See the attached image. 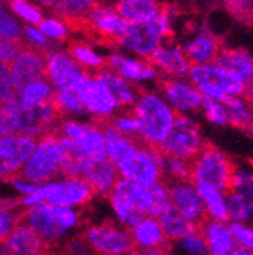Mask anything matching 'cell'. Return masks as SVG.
Instances as JSON below:
<instances>
[{"instance_id": "obj_1", "label": "cell", "mask_w": 253, "mask_h": 255, "mask_svg": "<svg viewBox=\"0 0 253 255\" xmlns=\"http://www.w3.org/2000/svg\"><path fill=\"white\" fill-rule=\"evenodd\" d=\"M134 105L132 116L138 122V137L147 146L158 147L174 122V110L155 93H143Z\"/></svg>"}, {"instance_id": "obj_2", "label": "cell", "mask_w": 253, "mask_h": 255, "mask_svg": "<svg viewBox=\"0 0 253 255\" xmlns=\"http://www.w3.org/2000/svg\"><path fill=\"white\" fill-rule=\"evenodd\" d=\"M171 35V8L164 5L163 12L147 21L126 23L118 46L135 50L143 58H149Z\"/></svg>"}, {"instance_id": "obj_3", "label": "cell", "mask_w": 253, "mask_h": 255, "mask_svg": "<svg viewBox=\"0 0 253 255\" xmlns=\"http://www.w3.org/2000/svg\"><path fill=\"white\" fill-rule=\"evenodd\" d=\"M234 163L228 153L206 143L189 161V181L196 187L205 185L229 193Z\"/></svg>"}, {"instance_id": "obj_4", "label": "cell", "mask_w": 253, "mask_h": 255, "mask_svg": "<svg viewBox=\"0 0 253 255\" xmlns=\"http://www.w3.org/2000/svg\"><path fill=\"white\" fill-rule=\"evenodd\" d=\"M2 107L12 119L17 134L35 138L56 131L64 116L55 108L52 101L40 105H24L18 101V96Z\"/></svg>"}, {"instance_id": "obj_5", "label": "cell", "mask_w": 253, "mask_h": 255, "mask_svg": "<svg viewBox=\"0 0 253 255\" xmlns=\"http://www.w3.org/2000/svg\"><path fill=\"white\" fill-rule=\"evenodd\" d=\"M188 81L199 90L203 99L225 102L229 98H241L246 93V85L215 62L191 66Z\"/></svg>"}, {"instance_id": "obj_6", "label": "cell", "mask_w": 253, "mask_h": 255, "mask_svg": "<svg viewBox=\"0 0 253 255\" xmlns=\"http://www.w3.org/2000/svg\"><path fill=\"white\" fill-rule=\"evenodd\" d=\"M164 155L156 147L147 146L141 141L115 166L120 179L134 184L152 187L164 181L163 173Z\"/></svg>"}, {"instance_id": "obj_7", "label": "cell", "mask_w": 253, "mask_h": 255, "mask_svg": "<svg viewBox=\"0 0 253 255\" xmlns=\"http://www.w3.org/2000/svg\"><path fill=\"white\" fill-rule=\"evenodd\" d=\"M205 144L206 141L199 122H196L191 116L176 114L170 131L156 149L167 158L191 161Z\"/></svg>"}, {"instance_id": "obj_8", "label": "cell", "mask_w": 253, "mask_h": 255, "mask_svg": "<svg viewBox=\"0 0 253 255\" xmlns=\"http://www.w3.org/2000/svg\"><path fill=\"white\" fill-rule=\"evenodd\" d=\"M20 220L32 228L47 245L78 223V214L70 208L40 204L20 214Z\"/></svg>"}, {"instance_id": "obj_9", "label": "cell", "mask_w": 253, "mask_h": 255, "mask_svg": "<svg viewBox=\"0 0 253 255\" xmlns=\"http://www.w3.org/2000/svg\"><path fill=\"white\" fill-rule=\"evenodd\" d=\"M59 134L58 131H53L38 138L35 150L29 156V159L17 176L32 184L44 182L55 178L59 173Z\"/></svg>"}, {"instance_id": "obj_10", "label": "cell", "mask_w": 253, "mask_h": 255, "mask_svg": "<svg viewBox=\"0 0 253 255\" xmlns=\"http://www.w3.org/2000/svg\"><path fill=\"white\" fill-rule=\"evenodd\" d=\"M49 49L29 44L23 40L20 52L11 61L9 69L17 94L30 82L46 78V53Z\"/></svg>"}, {"instance_id": "obj_11", "label": "cell", "mask_w": 253, "mask_h": 255, "mask_svg": "<svg viewBox=\"0 0 253 255\" xmlns=\"http://www.w3.org/2000/svg\"><path fill=\"white\" fill-rule=\"evenodd\" d=\"M85 240L96 255H129L137 249L131 233L121 231L111 222L89 228Z\"/></svg>"}, {"instance_id": "obj_12", "label": "cell", "mask_w": 253, "mask_h": 255, "mask_svg": "<svg viewBox=\"0 0 253 255\" xmlns=\"http://www.w3.org/2000/svg\"><path fill=\"white\" fill-rule=\"evenodd\" d=\"M38 138L14 134L0 137V179L17 176L35 150Z\"/></svg>"}, {"instance_id": "obj_13", "label": "cell", "mask_w": 253, "mask_h": 255, "mask_svg": "<svg viewBox=\"0 0 253 255\" xmlns=\"http://www.w3.org/2000/svg\"><path fill=\"white\" fill-rule=\"evenodd\" d=\"M72 90L78 94L82 107L86 111L94 113L97 117H108L115 108H118L108 88L89 73L79 76Z\"/></svg>"}, {"instance_id": "obj_14", "label": "cell", "mask_w": 253, "mask_h": 255, "mask_svg": "<svg viewBox=\"0 0 253 255\" xmlns=\"http://www.w3.org/2000/svg\"><path fill=\"white\" fill-rule=\"evenodd\" d=\"M160 85L163 98L174 110L176 114L189 116L202 110V94L189 81L164 76L160 79Z\"/></svg>"}, {"instance_id": "obj_15", "label": "cell", "mask_w": 253, "mask_h": 255, "mask_svg": "<svg viewBox=\"0 0 253 255\" xmlns=\"http://www.w3.org/2000/svg\"><path fill=\"white\" fill-rule=\"evenodd\" d=\"M58 134L76 143L91 159L106 158L105 137L96 125H84L72 120H62L58 126Z\"/></svg>"}, {"instance_id": "obj_16", "label": "cell", "mask_w": 253, "mask_h": 255, "mask_svg": "<svg viewBox=\"0 0 253 255\" xmlns=\"http://www.w3.org/2000/svg\"><path fill=\"white\" fill-rule=\"evenodd\" d=\"M164 184L167 185L171 205L185 219L199 227L206 216L197 187L191 181H169Z\"/></svg>"}, {"instance_id": "obj_17", "label": "cell", "mask_w": 253, "mask_h": 255, "mask_svg": "<svg viewBox=\"0 0 253 255\" xmlns=\"http://www.w3.org/2000/svg\"><path fill=\"white\" fill-rule=\"evenodd\" d=\"M49 245L24 222H18L0 242V255H44Z\"/></svg>"}, {"instance_id": "obj_18", "label": "cell", "mask_w": 253, "mask_h": 255, "mask_svg": "<svg viewBox=\"0 0 253 255\" xmlns=\"http://www.w3.org/2000/svg\"><path fill=\"white\" fill-rule=\"evenodd\" d=\"M86 73L66 52L49 50L46 53V78L56 88H72L79 76Z\"/></svg>"}, {"instance_id": "obj_19", "label": "cell", "mask_w": 253, "mask_h": 255, "mask_svg": "<svg viewBox=\"0 0 253 255\" xmlns=\"http://www.w3.org/2000/svg\"><path fill=\"white\" fill-rule=\"evenodd\" d=\"M147 61L158 70H161L166 78H173V79H183L188 76L189 69L193 64L189 62L186 58L182 46L179 44H163L158 47L149 58Z\"/></svg>"}, {"instance_id": "obj_20", "label": "cell", "mask_w": 253, "mask_h": 255, "mask_svg": "<svg viewBox=\"0 0 253 255\" xmlns=\"http://www.w3.org/2000/svg\"><path fill=\"white\" fill-rule=\"evenodd\" d=\"M92 195L94 191L84 178H67L64 182H53V190L46 204L52 207L70 208L73 205L88 202L92 198Z\"/></svg>"}, {"instance_id": "obj_21", "label": "cell", "mask_w": 253, "mask_h": 255, "mask_svg": "<svg viewBox=\"0 0 253 255\" xmlns=\"http://www.w3.org/2000/svg\"><path fill=\"white\" fill-rule=\"evenodd\" d=\"M182 49L186 58L189 59V62H191L193 66H197V64L215 62V59L218 58L223 47H221V43L217 38V35L205 24L196 32L194 37Z\"/></svg>"}, {"instance_id": "obj_22", "label": "cell", "mask_w": 253, "mask_h": 255, "mask_svg": "<svg viewBox=\"0 0 253 255\" xmlns=\"http://www.w3.org/2000/svg\"><path fill=\"white\" fill-rule=\"evenodd\" d=\"M81 178H84L94 195H111L115 184L120 181V175L117 167L109 161L108 158L91 159L86 163Z\"/></svg>"}, {"instance_id": "obj_23", "label": "cell", "mask_w": 253, "mask_h": 255, "mask_svg": "<svg viewBox=\"0 0 253 255\" xmlns=\"http://www.w3.org/2000/svg\"><path fill=\"white\" fill-rule=\"evenodd\" d=\"M197 230L206 242L208 255H226L232 248L237 246L229 222H215L205 219L197 227Z\"/></svg>"}, {"instance_id": "obj_24", "label": "cell", "mask_w": 253, "mask_h": 255, "mask_svg": "<svg viewBox=\"0 0 253 255\" xmlns=\"http://www.w3.org/2000/svg\"><path fill=\"white\" fill-rule=\"evenodd\" d=\"M215 64L226 69L244 85L253 78V55L243 47H223L215 59Z\"/></svg>"}, {"instance_id": "obj_25", "label": "cell", "mask_w": 253, "mask_h": 255, "mask_svg": "<svg viewBox=\"0 0 253 255\" xmlns=\"http://www.w3.org/2000/svg\"><path fill=\"white\" fill-rule=\"evenodd\" d=\"M105 69L129 81H149L158 73L149 61L129 59L118 55H111L105 59Z\"/></svg>"}, {"instance_id": "obj_26", "label": "cell", "mask_w": 253, "mask_h": 255, "mask_svg": "<svg viewBox=\"0 0 253 255\" xmlns=\"http://www.w3.org/2000/svg\"><path fill=\"white\" fill-rule=\"evenodd\" d=\"M132 240L138 249H152V248H170V242L164 234L158 217L144 216L137 225L132 228Z\"/></svg>"}, {"instance_id": "obj_27", "label": "cell", "mask_w": 253, "mask_h": 255, "mask_svg": "<svg viewBox=\"0 0 253 255\" xmlns=\"http://www.w3.org/2000/svg\"><path fill=\"white\" fill-rule=\"evenodd\" d=\"M111 195H115L126 201L129 205H132L137 211H140L143 216H152L153 213V191L152 187L134 184L129 181L120 179ZM153 217V216H152Z\"/></svg>"}, {"instance_id": "obj_28", "label": "cell", "mask_w": 253, "mask_h": 255, "mask_svg": "<svg viewBox=\"0 0 253 255\" xmlns=\"http://www.w3.org/2000/svg\"><path fill=\"white\" fill-rule=\"evenodd\" d=\"M164 9V5L158 0H117L114 11L126 21H147L158 17Z\"/></svg>"}, {"instance_id": "obj_29", "label": "cell", "mask_w": 253, "mask_h": 255, "mask_svg": "<svg viewBox=\"0 0 253 255\" xmlns=\"http://www.w3.org/2000/svg\"><path fill=\"white\" fill-rule=\"evenodd\" d=\"M59 147H61V163L59 172L66 178H76L81 176L89 156L72 140L59 135Z\"/></svg>"}, {"instance_id": "obj_30", "label": "cell", "mask_w": 253, "mask_h": 255, "mask_svg": "<svg viewBox=\"0 0 253 255\" xmlns=\"http://www.w3.org/2000/svg\"><path fill=\"white\" fill-rule=\"evenodd\" d=\"M92 78H96L99 82H102L108 91L112 94V98L117 102V107H126V105H132L137 102L138 96L135 93V90L131 87V84L123 79L121 76L115 75L114 72L108 70V69H102L94 72Z\"/></svg>"}, {"instance_id": "obj_31", "label": "cell", "mask_w": 253, "mask_h": 255, "mask_svg": "<svg viewBox=\"0 0 253 255\" xmlns=\"http://www.w3.org/2000/svg\"><path fill=\"white\" fill-rule=\"evenodd\" d=\"M197 191L205 208L206 219L215 220V222H229L226 191H221L212 187H205V185L197 187Z\"/></svg>"}, {"instance_id": "obj_32", "label": "cell", "mask_w": 253, "mask_h": 255, "mask_svg": "<svg viewBox=\"0 0 253 255\" xmlns=\"http://www.w3.org/2000/svg\"><path fill=\"white\" fill-rule=\"evenodd\" d=\"M158 220H160V223H161L166 237L171 243L188 236V234L194 233L197 230V225H194L193 222L185 219L173 205L169 207L163 214L158 216Z\"/></svg>"}, {"instance_id": "obj_33", "label": "cell", "mask_w": 253, "mask_h": 255, "mask_svg": "<svg viewBox=\"0 0 253 255\" xmlns=\"http://www.w3.org/2000/svg\"><path fill=\"white\" fill-rule=\"evenodd\" d=\"M229 114V125L240 128V129H250L253 128V104L247 101L244 96L241 98H229L225 101Z\"/></svg>"}, {"instance_id": "obj_34", "label": "cell", "mask_w": 253, "mask_h": 255, "mask_svg": "<svg viewBox=\"0 0 253 255\" xmlns=\"http://www.w3.org/2000/svg\"><path fill=\"white\" fill-rule=\"evenodd\" d=\"M96 5V0H53L52 8L58 15L62 17V23H66L88 17Z\"/></svg>"}, {"instance_id": "obj_35", "label": "cell", "mask_w": 253, "mask_h": 255, "mask_svg": "<svg viewBox=\"0 0 253 255\" xmlns=\"http://www.w3.org/2000/svg\"><path fill=\"white\" fill-rule=\"evenodd\" d=\"M17 96L18 101L24 105H40L52 101L53 87L47 79H38L27 84Z\"/></svg>"}, {"instance_id": "obj_36", "label": "cell", "mask_w": 253, "mask_h": 255, "mask_svg": "<svg viewBox=\"0 0 253 255\" xmlns=\"http://www.w3.org/2000/svg\"><path fill=\"white\" fill-rule=\"evenodd\" d=\"M228 217H229V223H252V208L247 193L229 191Z\"/></svg>"}, {"instance_id": "obj_37", "label": "cell", "mask_w": 253, "mask_h": 255, "mask_svg": "<svg viewBox=\"0 0 253 255\" xmlns=\"http://www.w3.org/2000/svg\"><path fill=\"white\" fill-rule=\"evenodd\" d=\"M69 55L85 69H92L94 72L105 69V59L100 58L86 43L72 41L69 46Z\"/></svg>"}, {"instance_id": "obj_38", "label": "cell", "mask_w": 253, "mask_h": 255, "mask_svg": "<svg viewBox=\"0 0 253 255\" xmlns=\"http://www.w3.org/2000/svg\"><path fill=\"white\" fill-rule=\"evenodd\" d=\"M252 190H253V163H247V161L234 163L229 191L247 193V191Z\"/></svg>"}, {"instance_id": "obj_39", "label": "cell", "mask_w": 253, "mask_h": 255, "mask_svg": "<svg viewBox=\"0 0 253 255\" xmlns=\"http://www.w3.org/2000/svg\"><path fill=\"white\" fill-rule=\"evenodd\" d=\"M52 102L55 108L61 113H84L85 108L82 107L78 94L72 88H62V90H55Z\"/></svg>"}, {"instance_id": "obj_40", "label": "cell", "mask_w": 253, "mask_h": 255, "mask_svg": "<svg viewBox=\"0 0 253 255\" xmlns=\"http://www.w3.org/2000/svg\"><path fill=\"white\" fill-rule=\"evenodd\" d=\"M163 173L164 181H189V161L179 158H167L163 159Z\"/></svg>"}, {"instance_id": "obj_41", "label": "cell", "mask_w": 253, "mask_h": 255, "mask_svg": "<svg viewBox=\"0 0 253 255\" xmlns=\"http://www.w3.org/2000/svg\"><path fill=\"white\" fill-rule=\"evenodd\" d=\"M173 243L183 255H208L206 242L199 230H196L194 233L188 234Z\"/></svg>"}, {"instance_id": "obj_42", "label": "cell", "mask_w": 253, "mask_h": 255, "mask_svg": "<svg viewBox=\"0 0 253 255\" xmlns=\"http://www.w3.org/2000/svg\"><path fill=\"white\" fill-rule=\"evenodd\" d=\"M205 119L215 125V126H228L229 125V114L225 102H218L212 99H203L202 110Z\"/></svg>"}, {"instance_id": "obj_43", "label": "cell", "mask_w": 253, "mask_h": 255, "mask_svg": "<svg viewBox=\"0 0 253 255\" xmlns=\"http://www.w3.org/2000/svg\"><path fill=\"white\" fill-rule=\"evenodd\" d=\"M0 40L18 41L21 40V27L11 12L0 5Z\"/></svg>"}, {"instance_id": "obj_44", "label": "cell", "mask_w": 253, "mask_h": 255, "mask_svg": "<svg viewBox=\"0 0 253 255\" xmlns=\"http://www.w3.org/2000/svg\"><path fill=\"white\" fill-rule=\"evenodd\" d=\"M109 201L115 210V213L118 214V217L121 219V222H124L126 225L134 228L137 223L144 217L140 211H137L132 205H129L126 201H123L121 198L115 196V195H109Z\"/></svg>"}, {"instance_id": "obj_45", "label": "cell", "mask_w": 253, "mask_h": 255, "mask_svg": "<svg viewBox=\"0 0 253 255\" xmlns=\"http://www.w3.org/2000/svg\"><path fill=\"white\" fill-rule=\"evenodd\" d=\"M15 96H17V91L14 88L9 64L0 62V107L9 102L11 99H14Z\"/></svg>"}, {"instance_id": "obj_46", "label": "cell", "mask_w": 253, "mask_h": 255, "mask_svg": "<svg viewBox=\"0 0 253 255\" xmlns=\"http://www.w3.org/2000/svg\"><path fill=\"white\" fill-rule=\"evenodd\" d=\"M235 245L253 252V223H231Z\"/></svg>"}, {"instance_id": "obj_47", "label": "cell", "mask_w": 253, "mask_h": 255, "mask_svg": "<svg viewBox=\"0 0 253 255\" xmlns=\"http://www.w3.org/2000/svg\"><path fill=\"white\" fill-rule=\"evenodd\" d=\"M14 204L17 202H11L9 205L6 202H0V242H2L8 236V233L20 222V216L15 217V214L12 213V208L15 207Z\"/></svg>"}, {"instance_id": "obj_48", "label": "cell", "mask_w": 253, "mask_h": 255, "mask_svg": "<svg viewBox=\"0 0 253 255\" xmlns=\"http://www.w3.org/2000/svg\"><path fill=\"white\" fill-rule=\"evenodd\" d=\"M38 30L44 37H50L53 40H66L67 38V26L56 18H43L38 24Z\"/></svg>"}, {"instance_id": "obj_49", "label": "cell", "mask_w": 253, "mask_h": 255, "mask_svg": "<svg viewBox=\"0 0 253 255\" xmlns=\"http://www.w3.org/2000/svg\"><path fill=\"white\" fill-rule=\"evenodd\" d=\"M11 9L29 23L40 24V21L43 20V12L40 11V8L30 5L26 0H15L11 3Z\"/></svg>"}, {"instance_id": "obj_50", "label": "cell", "mask_w": 253, "mask_h": 255, "mask_svg": "<svg viewBox=\"0 0 253 255\" xmlns=\"http://www.w3.org/2000/svg\"><path fill=\"white\" fill-rule=\"evenodd\" d=\"M23 40L18 41H6V40H0V62L3 64H11V61L17 56L20 52Z\"/></svg>"}, {"instance_id": "obj_51", "label": "cell", "mask_w": 253, "mask_h": 255, "mask_svg": "<svg viewBox=\"0 0 253 255\" xmlns=\"http://www.w3.org/2000/svg\"><path fill=\"white\" fill-rule=\"evenodd\" d=\"M15 132V126L12 119L9 117V114L6 113V110L3 107H0V137H8V135H14Z\"/></svg>"}, {"instance_id": "obj_52", "label": "cell", "mask_w": 253, "mask_h": 255, "mask_svg": "<svg viewBox=\"0 0 253 255\" xmlns=\"http://www.w3.org/2000/svg\"><path fill=\"white\" fill-rule=\"evenodd\" d=\"M24 32H26L27 38L30 41H34L35 46H38L41 49H49L47 47V37H44L38 29H35V27H26Z\"/></svg>"}, {"instance_id": "obj_53", "label": "cell", "mask_w": 253, "mask_h": 255, "mask_svg": "<svg viewBox=\"0 0 253 255\" xmlns=\"http://www.w3.org/2000/svg\"><path fill=\"white\" fill-rule=\"evenodd\" d=\"M8 181H12V184L15 185V188H17L18 191H21V193H26V195L34 193V191L38 188L37 184L27 182V181H24V179H21V178H18V176H12V178L8 179Z\"/></svg>"}, {"instance_id": "obj_54", "label": "cell", "mask_w": 253, "mask_h": 255, "mask_svg": "<svg viewBox=\"0 0 253 255\" xmlns=\"http://www.w3.org/2000/svg\"><path fill=\"white\" fill-rule=\"evenodd\" d=\"M138 255H169L170 248H152V249H138Z\"/></svg>"}, {"instance_id": "obj_55", "label": "cell", "mask_w": 253, "mask_h": 255, "mask_svg": "<svg viewBox=\"0 0 253 255\" xmlns=\"http://www.w3.org/2000/svg\"><path fill=\"white\" fill-rule=\"evenodd\" d=\"M226 255H253V252H250V251H247V249H244L241 246H235Z\"/></svg>"}, {"instance_id": "obj_56", "label": "cell", "mask_w": 253, "mask_h": 255, "mask_svg": "<svg viewBox=\"0 0 253 255\" xmlns=\"http://www.w3.org/2000/svg\"><path fill=\"white\" fill-rule=\"evenodd\" d=\"M244 98L253 104V78H252V81H250V82L246 85V93H244Z\"/></svg>"}, {"instance_id": "obj_57", "label": "cell", "mask_w": 253, "mask_h": 255, "mask_svg": "<svg viewBox=\"0 0 253 255\" xmlns=\"http://www.w3.org/2000/svg\"><path fill=\"white\" fill-rule=\"evenodd\" d=\"M247 196H249V201H250V208H252V223H253V190H252V191H247Z\"/></svg>"}, {"instance_id": "obj_58", "label": "cell", "mask_w": 253, "mask_h": 255, "mask_svg": "<svg viewBox=\"0 0 253 255\" xmlns=\"http://www.w3.org/2000/svg\"><path fill=\"white\" fill-rule=\"evenodd\" d=\"M37 2L44 6H53V0H37Z\"/></svg>"}, {"instance_id": "obj_59", "label": "cell", "mask_w": 253, "mask_h": 255, "mask_svg": "<svg viewBox=\"0 0 253 255\" xmlns=\"http://www.w3.org/2000/svg\"><path fill=\"white\" fill-rule=\"evenodd\" d=\"M129 255H138V251H137V249H135V251H132V252H131V254H129Z\"/></svg>"}, {"instance_id": "obj_60", "label": "cell", "mask_w": 253, "mask_h": 255, "mask_svg": "<svg viewBox=\"0 0 253 255\" xmlns=\"http://www.w3.org/2000/svg\"><path fill=\"white\" fill-rule=\"evenodd\" d=\"M44 255H58V254H53V252H50V251H47V252H46Z\"/></svg>"}, {"instance_id": "obj_61", "label": "cell", "mask_w": 253, "mask_h": 255, "mask_svg": "<svg viewBox=\"0 0 253 255\" xmlns=\"http://www.w3.org/2000/svg\"><path fill=\"white\" fill-rule=\"evenodd\" d=\"M6 2H9V3H12V2H15V0H6Z\"/></svg>"}, {"instance_id": "obj_62", "label": "cell", "mask_w": 253, "mask_h": 255, "mask_svg": "<svg viewBox=\"0 0 253 255\" xmlns=\"http://www.w3.org/2000/svg\"><path fill=\"white\" fill-rule=\"evenodd\" d=\"M169 255H177V254H169Z\"/></svg>"}, {"instance_id": "obj_63", "label": "cell", "mask_w": 253, "mask_h": 255, "mask_svg": "<svg viewBox=\"0 0 253 255\" xmlns=\"http://www.w3.org/2000/svg\"><path fill=\"white\" fill-rule=\"evenodd\" d=\"M252 132H253V128H252Z\"/></svg>"}]
</instances>
